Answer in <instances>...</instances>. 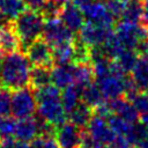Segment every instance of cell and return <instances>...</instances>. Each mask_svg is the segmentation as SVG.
<instances>
[{"label":"cell","instance_id":"603a6c76","mask_svg":"<svg viewBox=\"0 0 148 148\" xmlns=\"http://www.w3.org/2000/svg\"><path fill=\"white\" fill-rule=\"evenodd\" d=\"M47 84H51V67L34 66L30 75V87L36 90Z\"/></svg>","mask_w":148,"mask_h":148},{"label":"cell","instance_id":"ee69618b","mask_svg":"<svg viewBox=\"0 0 148 148\" xmlns=\"http://www.w3.org/2000/svg\"><path fill=\"white\" fill-rule=\"evenodd\" d=\"M0 148H1V146H0Z\"/></svg>","mask_w":148,"mask_h":148},{"label":"cell","instance_id":"7402d4cb","mask_svg":"<svg viewBox=\"0 0 148 148\" xmlns=\"http://www.w3.org/2000/svg\"><path fill=\"white\" fill-rule=\"evenodd\" d=\"M106 99L104 98L99 87L96 82H92L91 84L84 87L82 89V102L89 105L91 109H96L99 105H102Z\"/></svg>","mask_w":148,"mask_h":148},{"label":"cell","instance_id":"f35d334b","mask_svg":"<svg viewBox=\"0 0 148 148\" xmlns=\"http://www.w3.org/2000/svg\"><path fill=\"white\" fill-rule=\"evenodd\" d=\"M99 148H113L112 146H103V147H99Z\"/></svg>","mask_w":148,"mask_h":148},{"label":"cell","instance_id":"52a82bcc","mask_svg":"<svg viewBox=\"0 0 148 148\" xmlns=\"http://www.w3.org/2000/svg\"><path fill=\"white\" fill-rule=\"evenodd\" d=\"M42 36L51 46L74 40V32L65 25L60 17L45 20Z\"/></svg>","mask_w":148,"mask_h":148},{"label":"cell","instance_id":"30bf717a","mask_svg":"<svg viewBox=\"0 0 148 148\" xmlns=\"http://www.w3.org/2000/svg\"><path fill=\"white\" fill-rule=\"evenodd\" d=\"M56 140L60 148H81L82 128L71 121H66L56 130Z\"/></svg>","mask_w":148,"mask_h":148},{"label":"cell","instance_id":"f546056e","mask_svg":"<svg viewBox=\"0 0 148 148\" xmlns=\"http://www.w3.org/2000/svg\"><path fill=\"white\" fill-rule=\"evenodd\" d=\"M131 103L140 114V118L148 113V95L146 94V91H140L131 101Z\"/></svg>","mask_w":148,"mask_h":148},{"label":"cell","instance_id":"44dd1931","mask_svg":"<svg viewBox=\"0 0 148 148\" xmlns=\"http://www.w3.org/2000/svg\"><path fill=\"white\" fill-rule=\"evenodd\" d=\"M61 102L68 114L82 102V89L76 84L65 88L61 92Z\"/></svg>","mask_w":148,"mask_h":148},{"label":"cell","instance_id":"d6986e66","mask_svg":"<svg viewBox=\"0 0 148 148\" xmlns=\"http://www.w3.org/2000/svg\"><path fill=\"white\" fill-rule=\"evenodd\" d=\"M94 114H95L94 109H91L86 103L81 102L73 111H71L68 113V118H69V121L73 123L74 125H76L77 127L84 128V127H87V125L89 124V121Z\"/></svg>","mask_w":148,"mask_h":148},{"label":"cell","instance_id":"484cf974","mask_svg":"<svg viewBox=\"0 0 148 148\" xmlns=\"http://www.w3.org/2000/svg\"><path fill=\"white\" fill-rule=\"evenodd\" d=\"M106 119H108V123H109L110 127L113 130V132L117 135L125 136L128 140V136L132 132V128H133L134 124H132V123H130V121L125 120L124 118H121L119 116H116V114H111Z\"/></svg>","mask_w":148,"mask_h":148},{"label":"cell","instance_id":"4316f807","mask_svg":"<svg viewBox=\"0 0 148 148\" xmlns=\"http://www.w3.org/2000/svg\"><path fill=\"white\" fill-rule=\"evenodd\" d=\"M138 59H139V53L135 50H125L113 60H116V62L119 65V67L126 74V73L132 72Z\"/></svg>","mask_w":148,"mask_h":148},{"label":"cell","instance_id":"8d00e7d4","mask_svg":"<svg viewBox=\"0 0 148 148\" xmlns=\"http://www.w3.org/2000/svg\"><path fill=\"white\" fill-rule=\"evenodd\" d=\"M141 123H143L147 127H148V113L146 114V116H143V117H141Z\"/></svg>","mask_w":148,"mask_h":148},{"label":"cell","instance_id":"60d3db41","mask_svg":"<svg viewBox=\"0 0 148 148\" xmlns=\"http://www.w3.org/2000/svg\"><path fill=\"white\" fill-rule=\"evenodd\" d=\"M146 94H147V95H148V89H147V90H146Z\"/></svg>","mask_w":148,"mask_h":148},{"label":"cell","instance_id":"e575fe53","mask_svg":"<svg viewBox=\"0 0 148 148\" xmlns=\"http://www.w3.org/2000/svg\"><path fill=\"white\" fill-rule=\"evenodd\" d=\"M90 0H73V3H75V5H77L80 8L83 6V5H86L87 2H89Z\"/></svg>","mask_w":148,"mask_h":148},{"label":"cell","instance_id":"7bdbcfd3","mask_svg":"<svg viewBox=\"0 0 148 148\" xmlns=\"http://www.w3.org/2000/svg\"><path fill=\"white\" fill-rule=\"evenodd\" d=\"M101 1H105V0H101Z\"/></svg>","mask_w":148,"mask_h":148},{"label":"cell","instance_id":"ac0fdd59","mask_svg":"<svg viewBox=\"0 0 148 148\" xmlns=\"http://www.w3.org/2000/svg\"><path fill=\"white\" fill-rule=\"evenodd\" d=\"M53 61L56 65L74 64L75 58V42H67L52 46Z\"/></svg>","mask_w":148,"mask_h":148},{"label":"cell","instance_id":"8992f818","mask_svg":"<svg viewBox=\"0 0 148 148\" xmlns=\"http://www.w3.org/2000/svg\"><path fill=\"white\" fill-rule=\"evenodd\" d=\"M112 32V27L87 21L79 31V42L89 49L101 47L106 43Z\"/></svg>","mask_w":148,"mask_h":148},{"label":"cell","instance_id":"f1b7e54d","mask_svg":"<svg viewBox=\"0 0 148 148\" xmlns=\"http://www.w3.org/2000/svg\"><path fill=\"white\" fill-rule=\"evenodd\" d=\"M12 113V94L8 89L0 87V117Z\"/></svg>","mask_w":148,"mask_h":148},{"label":"cell","instance_id":"cb8c5ba5","mask_svg":"<svg viewBox=\"0 0 148 148\" xmlns=\"http://www.w3.org/2000/svg\"><path fill=\"white\" fill-rule=\"evenodd\" d=\"M143 16V1L142 0H130L126 2L123 21L131 23H139Z\"/></svg>","mask_w":148,"mask_h":148},{"label":"cell","instance_id":"ffe728a7","mask_svg":"<svg viewBox=\"0 0 148 148\" xmlns=\"http://www.w3.org/2000/svg\"><path fill=\"white\" fill-rule=\"evenodd\" d=\"M95 80L94 69L90 62L87 64H74V84L83 89L91 84Z\"/></svg>","mask_w":148,"mask_h":148},{"label":"cell","instance_id":"4dcf8cb0","mask_svg":"<svg viewBox=\"0 0 148 148\" xmlns=\"http://www.w3.org/2000/svg\"><path fill=\"white\" fill-rule=\"evenodd\" d=\"M105 3L108 6L109 12L114 17V20L123 17L124 10H125V7H126L125 1H123V0H105Z\"/></svg>","mask_w":148,"mask_h":148},{"label":"cell","instance_id":"1f68e13d","mask_svg":"<svg viewBox=\"0 0 148 148\" xmlns=\"http://www.w3.org/2000/svg\"><path fill=\"white\" fill-rule=\"evenodd\" d=\"M23 1L25 3V7H28V9L42 13L50 0H23Z\"/></svg>","mask_w":148,"mask_h":148},{"label":"cell","instance_id":"ba28073f","mask_svg":"<svg viewBox=\"0 0 148 148\" xmlns=\"http://www.w3.org/2000/svg\"><path fill=\"white\" fill-rule=\"evenodd\" d=\"M25 52H27L25 54L28 56L30 62L34 66L52 67V65L54 64L52 46L44 38L36 39L34 43H31L28 46Z\"/></svg>","mask_w":148,"mask_h":148},{"label":"cell","instance_id":"2e32d148","mask_svg":"<svg viewBox=\"0 0 148 148\" xmlns=\"http://www.w3.org/2000/svg\"><path fill=\"white\" fill-rule=\"evenodd\" d=\"M21 49V40L14 28L13 22L7 27L0 29V51L2 52V54L13 53Z\"/></svg>","mask_w":148,"mask_h":148},{"label":"cell","instance_id":"74e56055","mask_svg":"<svg viewBox=\"0 0 148 148\" xmlns=\"http://www.w3.org/2000/svg\"><path fill=\"white\" fill-rule=\"evenodd\" d=\"M53 1H56V2H59V3H61V5H65V3H68L71 0H53Z\"/></svg>","mask_w":148,"mask_h":148},{"label":"cell","instance_id":"3957f363","mask_svg":"<svg viewBox=\"0 0 148 148\" xmlns=\"http://www.w3.org/2000/svg\"><path fill=\"white\" fill-rule=\"evenodd\" d=\"M13 24L20 37L22 49L27 50L31 43L43 35L45 18L42 13L25 9L13 21Z\"/></svg>","mask_w":148,"mask_h":148},{"label":"cell","instance_id":"7c38bea8","mask_svg":"<svg viewBox=\"0 0 148 148\" xmlns=\"http://www.w3.org/2000/svg\"><path fill=\"white\" fill-rule=\"evenodd\" d=\"M59 17L65 23V25L69 30H72L74 34L79 32L80 29L86 23V17L82 9L77 5L71 3V2L62 5Z\"/></svg>","mask_w":148,"mask_h":148},{"label":"cell","instance_id":"836d02e7","mask_svg":"<svg viewBox=\"0 0 148 148\" xmlns=\"http://www.w3.org/2000/svg\"><path fill=\"white\" fill-rule=\"evenodd\" d=\"M12 23V21L9 20V18H7L3 14H1L0 13V29H2V28H5V27H7L8 24H10Z\"/></svg>","mask_w":148,"mask_h":148},{"label":"cell","instance_id":"9c48e42d","mask_svg":"<svg viewBox=\"0 0 148 148\" xmlns=\"http://www.w3.org/2000/svg\"><path fill=\"white\" fill-rule=\"evenodd\" d=\"M84 17L89 22L112 27L114 22V17L111 15V13L108 9V6L105 1L101 0H90L86 5L81 7Z\"/></svg>","mask_w":148,"mask_h":148},{"label":"cell","instance_id":"d6a6232c","mask_svg":"<svg viewBox=\"0 0 148 148\" xmlns=\"http://www.w3.org/2000/svg\"><path fill=\"white\" fill-rule=\"evenodd\" d=\"M0 146L1 148H17V139L14 136L2 139L0 140Z\"/></svg>","mask_w":148,"mask_h":148},{"label":"cell","instance_id":"83f0119b","mask_svg":"<svg viewBox=\"0 0 148 148\" xmlns=\"http://www.w3.org/2000/svg\"><path fill=\"white\" fill-rule=\"evenodd\" d=\"M15 127L16 120L13 117H0V140L13 136L15 133Z\"/></svg>","mask_w":148,"mask_h":148},{"label":"cell","instance_id":"b9f144b4","mask_svg":"<svg viewBox=\"0 0 148 148\" xmlns=\"http://www.w3.org/2000/svg\"><path fill=\"white\" fill-rule=\"evenodd\" d=\"M123 1H125V2H127V1H130V0H123Z\"/></svg>","mask_w":148,"mask_h":148},{"label":"cell","instance_id":"e0dca14e","mask_svg":"<svg viewBox=\"0 0 148 148\" xmlns=\"http://www.w3.org/2000/svg\"><path fill=\"white\" fill-rule=\"evenodd\" d=\"M131 77L140 91H146L148 89V57L139 56L131 72Z\"/></svg>","mask_w":148,"mask_h":148},{"label":"cell","instance_id":"ab89813d","mask_svg":"<svg viewBox=\"0 0 148 148\" xmlns=\"http://www.w3.org/2000/svg\"><path fill=\"white\" fill-rule=\"evenodd\" d=\"M128 148H139V147H138V146H130Z\"/></svg>","mask_w":148,"mask_h":148},{"label":"cell","instance_id":"d590c367","mask_svg":"<svg viewBox=\"0 0 148 148\" xmlns=\"http://www.w3.org/2000/svg\"><path fill=\"white\" fill-rule=\"evenodd\" d=\"M139 148H148V138L147 139H145V140H142L140 143H138L136 145Z\"/></svg>","mask_w":148,"mask_h":148},{"label":"cell","instance_id":"9a60e30c","mask_svg":"<svg viewBox=\"0 0 148 148\" xmlns=\"http://www.w3.org/2000/svg\"><path fill=\"white\" fill-rule=\"evenodd\" d=\"M51 83L59 89L74 84V64L54 65L51 69Z\"/></svg>","mask_w":148,"mask_h":148},{"label":"cell","instance_id":"7a4b0ae2","mask_svg":"<svg viewBox=\"0 0 148 148\" xmlns=\"http://www.w3.org/2000/svg\"><path fill=\"white\" fill-rule=\"evenodd\" d=\"M35 95L37 99L38 117L54 127H59L66 123L68 114L62 105L61 92L58 87L52 83L47 84L40 89H36Z\"/></svg>","mask_w":148,"mask_h":148},{"label":"cell","instance_id":"5b68a950","mask_svg":"<svg viewBox=\"0 0 148 148\" xmlns=\"http://www.w3.org/2000/svg\"><path fill=\"white\" fill-rule=\"evenodd\" d=\"M86 131L91 139L94 147L99 148L103 146H112L117 134L110 127L108 119L98 114H94L89 124L86 127Z\"/></svg>","mask_w":148,"mask_h":148},{"label":"cell","instance_id":"8fae6325","mask_svg":"<svg viewBox=\"0 0 148 148\" xmlns=\"http://www.w3.org/2000/svg\"><path fill=\"white\" fill-rule=\"evenodd\" d=\"M125 79L126 76H118L110 73L96 80V83L99 87L104 98L106 101H111L125 95Z\"/></svg>","mask_w":148,"mask_h":148},{"label":"cell","instance_id":"4fadbf2b","mask_svg":"<svg viewBox=\"0 0 148 148\" xmlns=\"http://www.w3.org/2000/svg\"><path fill=\"white\" fill-rule=\"evenodd\" d=\"M108 105H109V109L112 114L119 116L132 124L138 123L140 119V114L138 113V111L135 110L133 104L128 99H126L124 96L108 101Z\"/></svg>","mask_w":148,"mask_h":148},{"label":"cell","instance_id":"6da1fadb","mask_svg":"<svg viewBox=\"0 0 148 148\" xmlns=\"http://www.w3.org/2000/svg\"><path fill=\"white\" fill-rule=\"evenodd\" d=\"M31 62L21 51L5 54L0 61V87L17 90L30 86Z\"/></svg>","mask_w":148,"mask_h":148},{"label":"cell","instance_id":"277c9868","mask_svg":"<svg viewBox=\"0 0 148 148\" xmlns=\"http://www.w3.org/2000/svg\"><path fill=\"white\" fill-rule=\"evenodd\" d=\"M37 109L35 89L30 86L14 90L12 94V114L17 119L32 117Z\"/></svg>","mask_w":148,"mask_h":148},{"label":"cell","instance_id":"d4e9b609","mask_svg":"<svg viewBox=\"0 0 148 148\" xmlns=\"http://www.w3.org/2000/svg\"><path fill=\"white\" fill-rule=\"evenodd\" d=\"M24 10L25 3L23 0H0V13L10 21L15 20Z\"/></svg>","mask_w":148,"mask_h":148},{"label":"cell","instance_id":"5bb4252c","mask_svg":"<svg viewBox=\"0 0 148 148\" xmlns=\"http://www.w3.org/2000/svg\"><path fill=\"white\" fill-rule=\"evenodd\" d=\"M37 136H39V125L37 118L29 117L16 120L14 138L31 143Z\"/></svg>","mask_w":148,"mask_h":148}]
</instances>
